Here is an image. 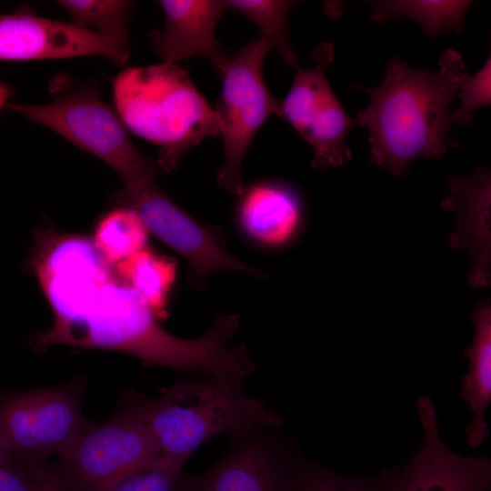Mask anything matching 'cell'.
Listing matches in <instances>:
<instances>
[{
    "instance_id": "cell-29",
    "label": "cell",
    "mask_w": 491,
    "mask_h": 491,
    "mask_svg": "<svg viewBox=\"0 0 491 491\" xmlns=\"http://www.w3.org/2000/svg\"><path fill=\"white\" fill-rule=\"evenodd\" d=\"M12 457L13 456L0 445V461H6Z\"/></svg>"
},
{
    "instance_id": "cell-12",
    "label": "cell",
    "mask_w": 491,
    "mask_h": 491,
    "mask_svg": "<svg viewBox=\"0 0 491 491\" xmlns=\"http://www.w3.org/2000/svg\"><path fill=\"white\" fill-rule=\"evenodd\" d=\"M416 406L423 443L403 466L384 472L390 491H490V459L463 456L446 446L429 396H420Z\"/></svg>"
},
{
    "instance_id": "cell-21",
    "label": "cell",
    "mask_w": 491,
    "mask_h": 491,
    "mask_svg": "<svg viewBox=\"0 0 491 491\" xmlns=\"http://www.w3.org/2000/svg\"><path fill=\"white\" fill-rule=\"evenodd\" d=\"M226 11L244 15L255 24L271 49H275L289 66L298 67L290 42L288 15L297 1L291 0H225Z\"/></svg>"
},
{
    "instance_id": "cell-1",
    "label": "cell",
    "mask_w": 491,
    "mask_h": 491,
    "mask_svg": "<svg viewBox=\"0 0 491 491\" xmlns=\"http://www.w3.org/2000/svg\"><path fill=\"white\" fill-rule=\"evenodd\" d=\"M53 314L52 326L35 346L67 344L125 352L148 366L205 373L216 346L165 331L153 311L83 234L38 230L26 259Z\"/></svg>"
},
{
    "instance_id": "cell-10",
    "label": "cell",
    "mask_w": 491,
    "mask_h": 491,
    "mask_svg": "<svg viewBox=\"0 0 491 491\" xmlns=\"http://www.w3.org/2000/svg\"><path fill=\"white\" fill-rule=\"evenodd\" d=\"M120 205L134 209L149 233L184 257L193 280L202 284L221 271H234L261 276V270L231 255L221 230L194 219L156 185L135 191L121 189L115 194Z\"/></svg>"
},
{
    "instance_id": "cell-16",
    "label": "cell",
    "mask_w": 491,
    "mask_h": 491,
    "mask_svg": "<svg viewBox=\"0 0 491 491\" xmlns=\"http://www.w3.org/2000/svg\"><path fill=\"white\" fill-rule=\"evenodd\" d=\"M240 195L239 220L252 238L263 245L279 246L292 237L300 221L301 205L288 186L260 182Z\"/></svg>"
},
{
    "instance_id": "cell-15",
    "label": "cell",
    "mask_w": 491,
    "mask_h": 491,
    "mask_svg": "<svg viewBox=\"0 0 491 491\" xmlns=\"http://www.w3.org/2000/svg\"><path fill=\"white\" fill-rule=\"evenodd\" d=\"M449 195L442 201L445 210L456 213L457 223L448 245L468 252L472 259L469 282L474 287L490 285L491 268V174L478 166L470 175L448 178Z\"/></svg>"
},
{
    "instance_id": "cell-13",
    "label": "cell",
    "mask_w": 491,
    "mask_h": 491,
    "mask_svg": "<svg viewBox=\"0 0 491 491\" xmlns=\"http://www.w3.org/2000/svg\"><path fill=\"white\" fill-rule=\"evenodd\" d=\"M102 56L124 65L130 43L28 12L0 15V60L30 61Z\"/></svg>"
},
{
    "instance_id": "cell-20",
    "label": "cell",
    "mask_w": 491,
    "mask_h": 491,
    "mask_svg": "<svg viewBox=\"0 0 491 491\" xmlns=\"http://www.w3.org/2000/svg\"><path fill=\"white\" fill-rule=\"evenodd\" d=\"M148 234L138 214L121 205L98 219L91 238L102 256L116 266L146 247Z\"/></svg>"
},
{
    "instance_id": "cell-25",
    "label": "cell",
    "mask_w": 491,
    "mask_h": 491,
    "mask_svg": "<svg viewBox=\"0 0 491 491\" xmlns=\"http://www.w3.org/2000/svg\"><path fill=\"white\" fill-rule=\"evenodd\" d=\"M457 97L460 105L450 113V123L468 125L473 121V113L491 104V59L474 75L468 76L461 85Z\"/></svg>"
},
{
    "instance_id": "cell-26",
    "label": "cell",
    "mask_w": 491,
    "mask_h": 491,
    "mask_svg": "<svg viewBox=\"0 0 491 491\" xmlns=\"http://www.w3.org/2000/svg\"><path fill=\"white\" fill-rule=\"evenodd\" d=\"M18 459L29 474L35 491H73L59 476L55 466L43 462V460Z\"/></svg>"
},
{
    "instance_id": "cell-5",
    "label": "cell",
    "mask_w": 491,
    "mask_h": 491,
    "mask_svg": "<svg viewBox=\"0 0 491 491\" xmlns=\"http://www.w3.org/2000/svg\"><path fill=\"white\" fill-rule=\"evenodd\" d=\"M53 99L43 105L9 104L7 109L59 134L109 165L124 190L155 184L156 161L144 155L131 141L115 110L94 85L58 76L50 85Z\"/></svg>"
},
{
    "instance_id": "cell-24",
    "label": "cell",
    "mask_w": 491,
    "mask_h": 491,
    "mask_svg": "<svg viewBox=\"0 0 491 491\" xmlns=\"http://www.w3.org/2000/svg\"><path fill=\"white\" fill-rule=\"evenodd\" d=\"M183 467L158 457L125 475L105 491H181Z\"/></svg>"
},
{
    "instance_id": "cell-22",
    "label": "cell",
    "mask_w": 491,
    "mask_h": 491,
    "mask_svg": "<svg viewBox=\"0 0 491 491\" xmlns=\"http://www.w3.org/2000/svg\"><path fill=\"white\" fill-rule=\"evenodd\" d=\"M75 25L130 43L128 25L135 5L128 0H62Z\"/></svg>"
},
{
    "instance_id": "cell-7",
    "label": "cell",
    "mask_w": 491,
    "mask_h": 491,
    "mask_svg": "<svg viewBox=\"0 0 491 491\" xmlns=\"http://www.w3.org/2000/svg\"><path fill=\"white\" fill-rule=\"evenodd\" d=\"M84 379L25 391L0 390V445L14 457L44 460L65 450L87 424Z\"/></svg>"
},
{
    "instance_id": "cell-18",
    "label": "cell",
    "mask_w": 491,
    "mask_h": 491,
    "mask_svg": "<svg viewBox=\"0 0 491 491\" xmlns=\"http://www.w3.org/2000/svg\"><path fill=\"white\" fill-rule=\"evenodd\" d=\"M115 267L156 317L165 315L177 273L173 258L146 246Z\"/></svg>"
},
{
    "instance_id": "cell-3",
    "label": "cell",
    "mask_w": 491,
    "mask_h": 491,
    "mask_svg": "<svg viewBox=\"0 0 491 491\" xmlns=\"http://www.w3.org/2000/svg\"><path fill=\"white\" fill-rule=\"evenodd\" d=\"M119 411L145 427L161 458L183 466L199 446L215 436L283 425L281 416L248 396L242 383L215 376L176 383L157 396L128 392Z\"/></svg>"
},
{
    "instance_id": "cell-6",
    "label": "cell",
    "mask_w": 491,
    "mask_h": 491,
    "mask_svg": "<svg viewBox=\"0 0 491 491\" xmlns=\"http://www.w3.org/2000/svg\"><path fill=\"white\" fill-rule=\"evenodd\" d=\"M271 50L258 38L248 42L228 59L220 77L222 89L214 107L220 125L224 160L217 184L235 195H242V165L246 152L263 124L279 115L281 101L268 89L263 67Z\"/></svg>"
},
{
    "instance_id": "cell-23",
    "label": "cell",
    "mask_w": 491,
    "mask_h": 491,
    "mask_svg": "<svg viewBox=\"0 0 491 491\" xmlns=\"http://www.w3.org/2000/svg\"><path fill=\"white\" fill-rule=\"evenodd\" d=\"M293 491H390L385 473L379 478L346 476L300 456L293 471Z\"/></svg>"
},
{
    "instance_id": "cell-11",
    "label": "cell",
    "mask_w": 491,
    "mask_h": 491,
    "mask_svg": "<svg viewBox=\"0 0 491 491\" xmlns=\"http://www.w3.org/2000/svg\"><path fill=\"white\" fill-rule=\"evenodd\" d=\"M262 426L232 436L224 456L207 470L181 477V491H293L298 455L277 433Z\"/></svg>"
},
{
    "instance_id": "cell-17",
    "label": "cell",
    "mask_w": 491,
    "mask_h": 491,
    "mask_svg": "<svg viewBox=\"0 0 491 491\" xmlns=\"http://www.w3.org/2000/svg\"><path fill=\"white\" fill-rule=\"evenodd\" d=\"M474 336L464 350L468 370L461 381L460 395L472 411V420L466 428V444L479 447L489 435L486 419L491 403V305L479 304L472 312Z\"/></svg>"
},
{
    "instance_id": "cell-19",
    "label": "cell",
    "mask_w": 491,
    "mask_h": 491,
    "mask_svg": "<svg viewBox=\"0 0 491 491\" xmlns=\"http://www.w3.org/2000/svg\"><path fill=\"white\" fill-rule=\"evenodd\" d=\"M370 17L376 22L408 18L427 35L460 33L471 1L392 0L371 1Z\"/></svg>"
},
{
    "instance_id": "cell-9",
    "label": "cell",
    "mask_w": 491,
    "mask_h": 491,
    "mask_svg": "<svg viewBox=\"0 0 491 491\" xmlns=\"http://www.w3.org/2000/svg\"><path fill=\"white\" fill-rule=\"evenodd\" d=\"M314 65L296 68L281 101L280 116L312 147L311 165L316 169L339 166L351 159L347 132L357 125L338 101L326 74L334 61V47L323 42L312 53Z\"/></svg>"
},
{
    "instance_id": "cell-2",
    "label": "cell",
    "mask_w": 491,
    "mask_h": 491,
    "mask_svg": "<svg viewBox=\"0 0 491 491\" xmlns=\"http://www.w3.org/2000/svg\"><path fill=\"white\" fill-rule=\"evenodd\" d=\"M438 66L418 70L392 57L377 86L353 85L369 96L356 120L368 131L370 162L392 175L405 174L420 156L438 158L457 145L449 109L469 75L455 49L442 53Z\"/></svg>"
},
{
    "instance_id": "cell-14",
    "label": "cell",
    "mask_w": 491,
    "mask_h": 491,
    "mask_svg": "<svg viewBox=\"0 0 491 491\" xmlns=\"http://www.w3.org/2000/svg\"><path fill=\"white\" fill-rule=\"evenodd\" d=\"M164 26L150 35L151 45L166 63L193 56L209 60L220 76L229 57L216 37L225 0H161Z\"/></svg>"
},
{
    "instance_id": "cell-8",
    "label": "cell",
    "mask_w": 491,
    "mask_h": 491,
    "mask_svg": "<svg viewBox=\"0 0 491 491\" xmlns=\"http://www.w3.org/2000/svg\"><path fill=\"white\" fill-rule=\"evenodd\" d=\"M57 457L55 469L73 491H105L160 451L142 424L119 411L102 423L88 421Z\"/></svg>"
},
{
    "instance_id": "cell-28",
    "label": "cell",
    "mask_w": 491,
    "mask_h": 491,
    "mask_svg": "<svg viewBox=\"0 0 491 491\" xmlns=\"http://www.w3.org/2000/svg\"><path fill=\"white\" fill-rule=\"evenodd\" d=\"M12 89L5 84L0 82V109L5 105L8 97L12 95Z\"/></svg>"
},
{
    "instance_id": "cell-4",
    "label": "cell",
    "mask_w": 491,
    "mask_h": 491,
    "mask_svg": "<svg viewBox=\"0 0 491 491\" xmlns=\"http://www.w3.org/2000/svg\"><path fill=\"white\" fill-rule=\"evenodd\" d=\"M115 110L125 129L158 146V167L220 134L218 115L178 64L127 67L113 78Z\"/></svg>"
},
{
    "instance_id": "cell-27",
    "label": "cell",
    "mask_w": 491,
    "mask_h": 491,
    "mask_svg": "<svg viewBox=\"0 0 491 491\" xmlns=\"http://www.w3.org/2000/svg\"><path fill=\"white\" fill-rule=\"evenodd\" d=\"M0 491H35L23 463L15 457L0 461Z\"/></svg>"
}]
</instances>
